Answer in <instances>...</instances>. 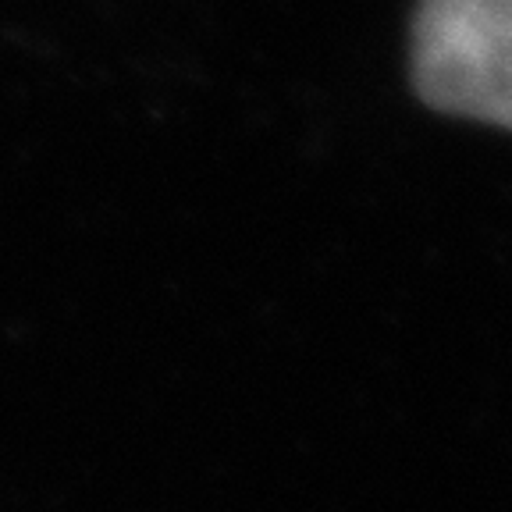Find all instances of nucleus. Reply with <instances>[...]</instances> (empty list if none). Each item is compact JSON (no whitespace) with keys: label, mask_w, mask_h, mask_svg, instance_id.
Wrapping results in <instances>:
<instances>
[{"label":"nucleus","mask_w":512,"mask_h":512,"mask_svg":"<svg viewBox=\"0 0 512 512\" xmlns=\"http://www.w3.org/2000/svg\"><path fill=\"white\" fill-rule=\"evenodd\" d=\"M413 86L434 111L512 128V0H420Z\"/></svg>","instance_id":"nucleus-1"}]
</instances>
